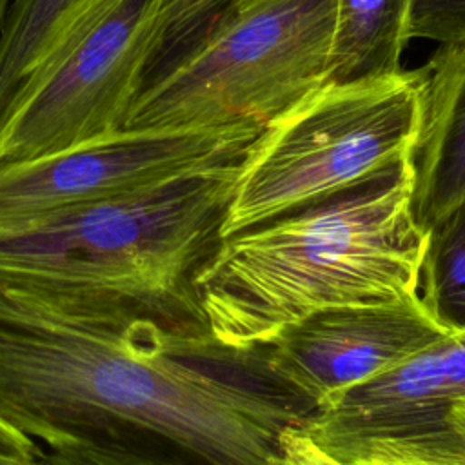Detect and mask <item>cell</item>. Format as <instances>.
I'll return each instance as SVG.
<instances>
[{
  "label": "cell",
  "mask_w": 465,
  "mask_h": 465,
  "mask_svg": "<svg viewBox=\"0 0 465 465\" xmlns=\"http://www.w3.org/2000/svg\"><path fill=\"white\" fill-rule=\"evenodd\" d=\"M314 409L265 369L260 347L0 280V416L40 449L163 443L220 465H269L278 434Z\"/></svg>",
  "instance_id": "cell-1"
},
{
  "label": "cell",
  "mask_w": 465,
  "mask_h": 465,
  "mask_svg": "<svg viewBox=\"0 0 465 465\" xmlns=\"http://www.w3.org/2000/svg\"><path fill=\"white\" fill-rule=\"evenodd\" d=\"M412 183L407 156L220 238L194 276L211 338L247 351L322 309L418 296L427 231L412 216Z\"/></svg>",
  "instance_id": "cell-2"
},
{
  "label": "cell",
  "mask_w": 465,
  "mask_h": 465,
  "mask_svg": "<svg viewBox=\"0 0 465 465\" xmlns=\"http://www.w3.org/2000/svg\"><path fill=\"white\" fill-rule=\"evenodd\" d=\"M242 162L64 209L0 236V280L205 329L194 276L220 242Z\"/></svg>",
  "instance_id": "cell-3"
},
{
  "label": "cell",
  "mask_w": 465,
  "mask_h": 465,
  "mask_svg": "<svg viewBox=\"0 0 465 465\" xmlns=\"http://www.w3.org/2000/svg\"><path fill=\"white\" fill-rule=\"evenodd\" d=\"M336 0H232L136 93L125 129H265L325 85Z\"/></svg>",
  "instance_id": "cell-4"
},
{
  "label": "cell",
  "mask_w": 465,
  "mask_h": 465,
  "mask_svg": "<svg viewBox=\"0 0 465 465\" xmlns=\"http://www.w3.org/2000/svg\"><path fill=\"white\" fill-rule=\"evenodd\" d=\"M423 69L325 84L274 120L245 154L220 238L356 183L412 154Z\"/></svg>",
  "instance_id": "cell-5"
},
{
  "label": "cell",
  "mask_w": 465,
  "mask_h": 465,
  "mask_svg": "<svg viewBox=\"0 0 465 465\" xmlns=\"http://www.w3.org/2000/svg\"><path fill=\"white\" fill-rule=\"evenodd\" d=\"M162 0H87L20 84L0 122V163L118 131L145 78Z\"/></svg>",
  "instance_id": "cell-6"
},
{
  "label": "cell",
  "mask_w": 465,
  "mask_h": 465,
  "mask_svg": "<svg viewBox=\"0 0 465 465\" xmlns=\"http://www.w3.org/2000/svg\"><path fill=\"white\" fill-rule=\"evenodd\" d=\"M300 429L349 465H465V332L316 407Z\"/></svg>",
  "instance_id": "cell-7"
},
{
  "label": "cell",
  "mask_w": 465,
  "mask_h": 465,
  "mask_svg": "<svg viewBox=\"0 0 465 465\" xmlns=\"http://www.w3.org/2000/svg\"><path fill=\"white\" fill-rule=\"evenodd\" d=\"M263 129H118L0 163V236L47 214L245 158Z\"/></svg>",
  "instance_id": "cell-8"
},
{
  "label": "cell",
  "mask_w": 465,
  "mask_h": 465,
  "mask_svg": "<svg viewBox=\"0 0 465 465\" xmlns=\"http://www.w3.org/2000/svg\"><path fill=\"white\" fill-rule=\"evenodd\" d=\"M450 332L418 296L316 311L258 345L265 369L314 407L411 360Z\"/></svg>",
  "instance_id": "cell-9"
},
{
  "label": "cell",
  "mask_w": 465,
  "mask_h": 465,
  "mask_svg": "<svg viewBox=\"0 0 465 465\" xmlns=\"http://www.w3.org/2000/svg\"><path fill=\"white\" fill-rule=\"evenodd\" d=\"M423 78L411 209L427 231L465 200V44L441 45Z\"/></svg>",
  "instance_id": "cell-10"
},
{
  "label": "cell",
  "mask_w": 465,
  "mask_h": 465,
  "mask_svg": "<svg viewBox=\"0 0 465 465\" xmlns=\"http://www.w3.org/2000/svg\"><path fill=\"white\" fill-rule=\"evenodd\" d=\"M412 0H336V24L325 84L391 76L411 40Z\"/></svg>",
  "instance_id": "cell-11"
},
{
  "label": "cell",
  "mask_w": 465,
  "mask_h": 465,
  "mask_svg": "<svg viewBox=\"0 0 465 465\" xmlns=\"http://www.w3.org/2000/svg\"><path fill=\"white\" fill-rule=\"evenodd\" d=\"M87 0H13L0 29V122L20 84Z\"/></svg>",
  "instance_id": "cell-12"
},
{
  "label": "cell",
  "mask_w": 465,
  "mask_h": 465,
  "mask_svg": "<svg viewBox=\"0 0 465 465\" xmlns=\"http://www.w3.org/2000/svg\"><path fill=\"white\" fill-rule=\"evenodd\" d=\"M420 300L450 332H465V200L427 229Z\"/></svg>",
  "instance_id": "cell-13"
},
{
  "label": "cell",
  "mask_w": 465,
  "mask_h": 465,
  "mask_svg": "<svg viewBox=\"0 0 465 465\" xmlns=\"http://www.w3.org/2000/svg\"><path fill=\"white\" fill-rule=\"evenodd\" d=\"M231 2L232 0H162L153 56L142 85L183 56L209 31Z\"/></svg>",
  "instance_id": "cell-14"
},
{
  "label": "cell",
  "mask_w": 465,
  "mask_h": 465,
  "mask_svg": "<svg viewBox=\"0 0 465 465\" xmlns=\"http://www.w3.org/2000/svg\"><path fill=\"white\" fill-rule=\"evenodd\" d=\"M42 465H220L203 456L162 443L118 445L78 441L44 447Z\"/></svg>",
  "instance_id": "cell-15"
},
{
  "label": "cell",
  "mask_w": 465,
  "mask_h": 465,
  "mask_svg": "<svg viewBox=\"0 0 465 465\" xmlns=\"http://www.w3.org/2000/svg\"><path fill=\"white\" fill-rule=\"evenodd\" d=\"M409 36L441 45L465 44V0H412Z\"/></svg>",
  "instance_id": "cell-16"
},
{
  "label": "cell",
  "mask_w": 465,
  "mask_h": 465,
  "mask_svg": "<svg viewBox=\"0 0 465 465\" xmlns=\"http://www.w3.org/2000/svg\"><path fill=\"white\" fill-rule=\"evenodd\" d=\"M269 465H349L307 436L300 425L285 427L276 440V452Z\"/></svg>",
  "instance_id": "cell-17"
},
{
  "label": "cell",
  "mask_w": 465,
  "mask_h": 465,
  "mask_svg": "<svg viewBox=\"0 0 465 465\" xmlns=\"http://www.w3.org/2000/svg\"><path fill=\"white\" fill-rule=\"evenodd\" d=\"M42 449L36 441L0 416V461L35 465L40 461Z\"/></svg>",
  "instance_id": "cell-18"
},
{
  "label": "cell",
  "mask_w": 465,
  "mask_h": 465,
  "mask_svg": "<svg viewBox=\"0 0 465 465\" xmlns=\"http://www.w3.org/2000/svg\"><path fill=\"white\" fill-rule=\"evenodd\" d=\"M7 9H9V0H0V29H2L4 18L7 15Z\"/></svg>",
  "instance_id": "cell-19"
},
{
  "label": "cell",
  "mask_w": 465,
  "mask_h": 465,
  "mask_svg": "<svg viewBox=\"0 0 465 465\" xmlns=\"http://www.w3.org/2000/svg\"><path fill=\"white\" fill-rule=\"evenodd\" d=\"M0 465H22V463H7V461H0ZM35 465H42V463L38 461V463H35Z\"/></svg>",
  "instance_id": "cell-20"
}]
</instances>
